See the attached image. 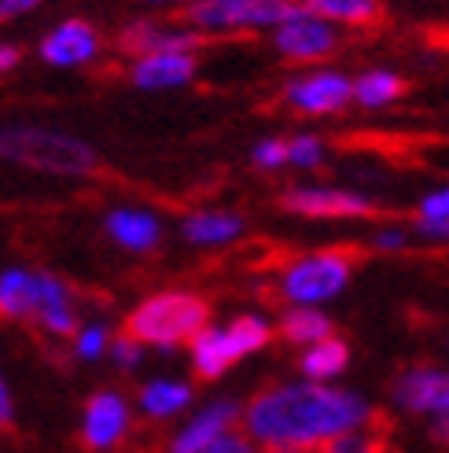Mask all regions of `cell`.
Returning <instances> with one entry per match:
<instances>
[{
	"label": "cell",
	"instance_id": "ac0fdd59",
	"mask_svg": "<svg viewBox=\"0 0 449 453\" xmlns=\"http://www.w3.org/2000/svg\"><path fill=\"white\" fill-rule=\"evenodd\" d=\"M129 85L141 93H173L185 88L199 74V52H151V56H133L129 66Z\"/></svg>",
	"mask_w": 449,
	"mask_h": 453
},
{
	"label": "cell",
	"instance_id": "277c9868",
	"mask_svg": "<svg viewBox=\"0 0 449 453\" xmlns=\"http://www.w3.org/2000/svg\"><path fill=\"white\" fill-rule=\"evenodd\" d=\"M210 317L214 313L207 296H199L192 288H159L126 313L122 332H129L148 354L151 350L173 354V350H185Z\"/></svg>",
	"mask_w": 449,
	"mask_h": 453
},
{
	"label": "cell",
	"instance_id": "3957f363",
	"mask_svg": "<svg viewBox=\"0 0 449 453\" xmlns=\"http://www.w3.org/2000/svg\"><path fill=\"white\" fill-rule=\"evenodd\" d=\"M0 163L63 180H88L103 166L85 137L52 126H0Z\"/></svg>",
	"mask_w": 449,
	"mask_h": 453
},
{
	"label": "cell",
	"instance_id": "ffe728a7",
	"mask_svg": "<svg viewBox=\"0 0 449 453\" xmlns=\"http://www.w3.org/2000/svg\"><path fill=\"white\" fill-rule=\"evenodd\" d=\"M350 369V343L339 335H328L321 343L299 350V376L313 383H339Z\"/></svg>",
	"mask_w": 449,
	"mask_h": 453
},
{
	"label": "cell",
	"instance_id": "4316f807",
	"mask_svg": "<svg viewBox=\"0 0 449 453\" xmlns=\"http://www.w3.org/2000/svg\"><path fill=\"white\" fill-rule=\"evenodd\" d=\"M107 361L115 365L118 372H141V365L148 361V350L133 339L129 332H115V339H110V350H107Z\"/></svg>",
	"mask_w": 449,
	"mask_h": 453
},
{
	"label": "cell",
	"instance_id": "8d00e7d4",
	"mask_svg": "<svg viewBox=\"0 0 449 453\" xmlns=\"http://www.w3.org/2000/svg\"><path fill=\"white\" fill-rule=\"evenodd\" d=\"M141 4H148V8H163V12H166V8H185V12H188L195 0H141Z\"/></svg>",
	"mask_w": 449,
	"mask_h": 453
},
{
	"label": "cell",
	"instance_id": "836d02e7",
	"mask_svg": "<svg viewBox=\"0 0 449 453\" xmlns=\"http://www.w3.org/2000/svg\"><path fill=\"white\" fill-rule=\"evenodd\" d=\"M11 424H15V391H11L8 376L0 372V432L11 427Z\"/></svg>",
	"mask_w": 449,
	"mask_h": 453
},
{
	"label": "cell",
	"instance_id": "f1b7e54d",
	"mask_svg": "<svg viewBox=\"0 0 449 453\" xmlns=\"http://www.w3.org/2000/svg\"><path fill=\"white\" fill-rule=\"evenodd\" d=\"M369 247L379 255H401V251H409L413 247V233H409V225H379V229H372L369 236Z\"/></svg>",
	"mask_w": 449,
	"mask_h": 453
},
{
	"label": "cell",
	"instance_id": "6da1fadb",
	"mask_svg": "<svg viewBox=\"0 0 449 453\" xmlns=\"http://www.w3.org/2000/svg\"><path fill=\"white\" fill-rule=\"evenodd\" d=\"M376 424V402L346 383L280 380L255 391L240 410V432L265 453H317L331 439Z\"/></svg>",
	"mask_w": 449,
	"mask_h": 453
},
{
	"label": "cell",
	"instance_id": "7a4b0ae2",
	"mask_svg": "<svg viewBox=\"0 0 449 453\" xmlns=\"http://www.w3.org/2000/svg\"><path fill=\"white\" fill-rule=\"evenodd\" d=\"M78 291L52 269L4 265L0 269V321L34 325L41 335L66 343L81 321Z\"/></svg>",
	"mask_w": 449,
	"mask_h": 453
},
{
	"label": "cell",
	"instance_id": "ba28073f",
	"mask_svg": "<svg viewBox=\"0 0 449 453\" xmlns=\"http://www.w3.org/2000/svg\"><path fill=\"white\" fill-rule=\"evenodd\" d=\"M137 410L133 398L118 388H100L85 398L81 420H78V439L88 453H122L133 435H137Z\"/></svg>",
	"mask_w": 449,
	"mask_h": 453
},
{
	"label": "cell",
	"instance_id": "4fadbf2b",
	"mask_svg": "<svg viewBox=\"0 0 449 453\" xmlns=\"http://www.w3.org/2000/svg\"><path fill=\"white\" fill-rule=\"evenodd\" d=\"M37 56L44 66H56V71H85L103 56V34L88 19H59L52 30L41 34Z\"/></svg>",
	"mask_w": 449,
	"mask_h": 453
},
{
	"label": "cell",
	"instance_id": "7c38bea8",
	"mask_svg": "<svg viewBox=\"0 0 449 453\" xmlns=\"http://www.w3.org/2000/svg\"><path fill=\"white\" fill-rule=\"evenodd\" d=\"M240 410L243 402L232 395H217L207 402H195L192 410L173 424V432L166 435V453H203L217 439L240 427Z\"/></svg>",
	"mask_w": 449,
	"mask_h": 453
},
{
	"label": "cell",
	"instance_id": "30bf717a",
	"mask_svg": "<svg viewBox=\"0 0 449 453\" xmlns=\"http://www.w3.org/2000/svg\"><path fill=\"white\" fill-rule=\"evenodd\" d=\"M280 100L295 111L299 119H328L343 115L354 104L350 96V74L339 66H306V71L291 74L280 88Z\"/></svg>",
	"mask_w": 449,
	"mask_h": 453
},
{
	"label": "cell",
	"instance_id": "9c48e42d",
	"mask_svg": "<svg viewBox=\"0 0 449 453\" xmlns=\"http://www.w3.org/2000/svg\"><path fill=\"white\" fill-rule=\"evenodd\" d=\"M280 207L306 221H365L372 218L376 203L346 185H313V180H295L280 192Z\"/></svg>",
	"mask_w": 449,
	"mask_h": 453
},
{
	"label": "cell",
	"instance_id": "5b68a950",
	"mask_svg": "<svg viewBox=\"0 0 449 453\" xmlns=\"http://www.w3.org/2000/svg\"><path fill=\"white\" fill-rule=\"evenodd\" d=\"M277 335V321L265 317L262 310H243L232 313L229 321H210L195 332V339L185 347L188 350V365L195 380H221L229 376L240 361L262 354Z\"/></svg>",
	"mask_w": 449,
	"mask_h": 453
},
{
	"label": "cell",
	"instance_id": "8fae6325",
	"mask_svg": "<svg viewBox=\"0 0 449 453\" xmlns=\"http://www.w3.org/2000/svg\"><path fill=\"white\" fill-rule=\"evenodd\" d=\"M269 41H273V52L287 63H321L339 52L343 34L335 22L295 4L284 22H277V27L269 30Z\"/></svg>",
	"mask_w": 449,
	"mask_h": 453
},
{
	"label": "cell",
	"instance_id": "d6986e66",
	"mask_svg": "<svg viewBox=\"0 0 449 453\" xmlns=\"http://www.w3.org/2000/svg\"><path fill=\"white\" fill-rule=\"evenodd\" d=\"M177 233H181V240L188 247H195V251H224V247L243 240L247 218L232 207H195L181 218Z\"/></svg>",
	"mask_w": 449,
	"mask_h": 453
},
{
	"label": "cell",
	"instance_id": "9a60e30c",
	"mask_svg": "<svg viewBox=\"0 0 449 453\" xmlns=\"http://www.w3.org/2000/svg\"><path fill=\"white\" fill-rule=\"evenodd\" d=\"M199 37L188 22H170V19H129L118 30V52L126 59L133 56H151V52H199Z\"/></svg>",
	"mask_w": 449,
	"mask_h": 453
},
{
	"label": "cell",
	"instance_id": "5bb4252c",
	"mask_svg": "<svg viewBox=\"0 0 449 453\" xmlns=\"http://www.w3.org/2000/svg\"><path fill=\"white\" fill-rule=\"evenodd\" d=\"M391 402L398 413L435 420L449 417V369L445 365H409L391 383Z\"/></svg>",
	"mask_w": 449,
	"mask_h": 453
},
{
	"label": "cell",
	"instance_id": "7402d4cb",
	"mask_svg": "<svg viewBox=\"0 0 449 453\" xmlns=\"http://www.w3.org/2000/svg\"><path fill=\"white\" fill-rule=\"evenodd\" d=\"M277 332H280L284 343L302 350L309 343H321V339L335 335V321L324 313V306H284Z\"/></svg>",
	"mask_w": 449,
	"mask_h": 453
},
{
	"label": "cell",
	"instance_id": "4dcf8cb0",
	"mask_svg": "<svg viewBox=\"0 0 449 453\" xmlns=\"http://www.w3.org/2000/svg\"><path fill=\"white\" fill-rule=\"evenodd\" d=\"M416 214L449 225V185H438V188H431L428 196H423V199L416 203Z\"/></svg>",
	"mask_w": 449,
	"mask_h": 453
},
{
	"label": "cell",
	"instance_id": "44dd1931",
	"mask_svg": "<svg viewBox=\"0 0 449 453\" xmlns=\"http://www.w3.org/2000/svg\"><path fill=\"white\" fill-rule=\"evenodd\" d=\"M350 96L365 111H387L406 96V78L391 66H369V71L350 78Z\"/></svg>",
	"mask_w": 449,
	"mask_h": 453
},
{
	"label": "cell",
	"instance_id": "cb8c5ba5",
	"mask_svg": "<svg viewBox=\"0 0 449 453\" xmlns=\"http://www.w3.org/2000/svg\"><path fill=\"white\" fill-rule=\"evenodd\" d=\"M302 8H309L313 15H321L335 27H372V22L384 15V0H299Z\"/></svg>",
	"mask_w": 449,
	"mask_h": 453
},
{
	"label": "cell",
	"instance_id": "f546056e",
	"mask_svg": "<svg viewBox=\"0 0 449 453\" xmlns=\"http://www.w3.org/2000/svg\"><path fill=\"white\" fill-rule=\"evenodd\" d=\"M409 233H413V243H431V247H445L449 243V225L445 221H435V218H413L409 221Z\"/></svg>",
	"mask_w": 449,
	"mask_h": 453
},
{
	"label": "cell",
	"instance_id": "603a6c76",
	"mask_svg": "<svg viewBox=\"0 0 449 453\" xmlns=\"http://www.w3.org/2000/svg\"><path fill=\"white\" fill-rule=\"evenodd\" d=\"M110 339H115V328L103 317H81L71 339H66V347H71V357L78 365H100V361H107Z\"/></svg>",
	"mask_w": 449,
	"mask_h": 453
},
{
	"label": "cell",
	"instance_id": "52a82bcc",
	"mask_svg": "<svg viewBox=\"0 0 449 453\" xmlns=\"http://www.w3.org/2000/svg\"><path fill=\"white\" fill-rule=\"evenodd\" d=\"M299 0H195L185 22L199 37L262 34L291 15Z\"/></svg>",
	"mask_w": 449,
	"mask_h": 453
},
{
	"label": "cell",
	"instance_id": "8992f818",
	"mask_svg": "<svg viewBox=\"0 0 449 453\" xmlns=\"http://www.w3.org/2000/svg\"><path fill=\"white\" fill-rule=\"evenodd\" d=\"M354 265H357L354 255L343 251V247L302 251L277 269L273 288L284 299V306H328L350 288Z\"/></svg>",
	"mask_w": 449,
	"mask_h": 453
},
{
	"label": "cell",
	"instance_id": "d590c367",
	"mask_svg": "<svg viewBox=\"0 0 449 453\" xmlns=\"http://www.w3.org/2000/svg\"><path fill=\"white\" fill-rule=\"evenodd\" d=\"M428 435H431L438 446H449V417H435V420H428Z\"/></svg>",
	"mask_w": 449,
	"mask_h": 453
},
{
	"label": "cell",
	"instance_id": "e0dca14e",
	"mask_svg": "<svg viewBox=\"0 0 449 453\" xmlns=\"http://www.w3.org/2000/svg\"><path fill=\"white\" fill-rule=\"evenodd\" d=\"M195 405V383L177 372L148 376L137 395H133V410L148 424H177Z\"/></svg>",
	"mask_w": 449,
	"mask_h": 453
},
{
	"label": "cell",
	"instance_id": "484cf974",
	"mask_svg": "<svg viewBox=\"0 0 449 453\" xmlns=\"http://www.w3.org/2000/svg\"><path fill=\"white\" fill-rule=\"evenodd\" d=\"M317 453H387V442L372 424V427H357V432H346L339 439H331Z\"/></svg>",
	"mask_w": 449,
	"mask_h": 453
},
{
	"label": "cell",
	"instance_id": "83f0119b",
	"mask_svg": "<svg viewBox=\"0 0 449 453\" xmlns=\"http://www.w3.org/2000/svg\"><path fill=\"white\" fill-rule=\"evenodd\" d=\"M251 166L262 173H280L287 170V141L284 137H262L251 148Z\"/></svg>",
	"mask_w": 449,
	"mask_h": 453
},
{
	"label": "cell",
	"instance_id": "d6a6232c",
	"mask_svg": "<svg viewBox=\"0 0 449 453\" xmlns=\"http://www.w3.org/2000/svg\"><path fill=\"white\" fill-rule=\"evenodd\" d=\"M49 0H0V22H15V19H27L37 8H44Z\"/></svg>",
	"mask_w": 449,
	"mask_h": 453
},
{
	"label": "cell",
	"instance_id": "1f68e13d",
	"mask_svg": "<svg viewBox=\"0 0 449 453\" xmlns=\"http://www.w3.org/2000/svg\"><path fill=\"white\" fill-rule=\"evenodd\" d=\"M203 453H265L255 439H247L243 432H240V427H236V432H229V435H224V439H217L210 449H203Z\"/></svg>",
	"mask_w": 449,
	"mask_h": 453
},
{
	"label": "cell",
	"instance_id": "d4e9b609",
	"mask_svg": "<svg viewBox=\"0 0 449 453\" xmlns=\"http://www.w3.org/2000/svg\"><path fill=\"white\" fill-rule=\"evenodd\" d=\"M328 163V141L317 137V133H295L287 137V166L291 170H302V173H313Z\"/></svg>",
	"mask_w": 449,
	"mask_h": 453
},
{
	"label": "cell",
	"instance_id": "e575fe53",
	"mask_svg": "<svg viewBox=\"0 0 449 453\" xmlns=\"http://www.w3.org/2000/svg\"><path fill=\"white\" fill-rule=\"evenodd\" d=\"M19 63H22V49H19V44L15 41H0V78L11 74Z\"/></svg>",
	"mask_w": 449,
	"mask_h": 453
},
{
	"label": "cell",
	"instance_id": "2e32d148",
	"mask_svg": "<svg viewBox=\"0 0 449 453\" xmlns=\"http://www.w3.org/2000/svg\"><path fill=\"white\" fill-rule=\"evenodd\" d=\"M103 233L126 255H155L166 240V225L151 207L118 203V207H110L103 214Z\"/></svg>",
	"mask_w": 449,
	"mask_h": 453
}]
</instances>
